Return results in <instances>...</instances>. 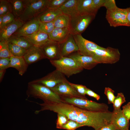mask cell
<instances>
[{
  "label": "cell",
  "instance_id": "cell-1",
  "mask_svg": "<svg viewBox=\"0 0 130 130\" xmlns=\"http://www.w3.org/2000/svg\"><path fill=\"white\" fill-rule=\"evenodd\" d=\"M41 109L35 111L38 114L45 110H50L65 115L69 120L78 122L83 126L92 127L97 130L101 127L110 123L111 113L110 111L95 112L80 108L71 104L63 102L37 103Z\"/></svg>",
  "mask_w": 130,
  "mask_h": 130
},
{
  "label": "cell",
  "instance_id": "cell-2",
  "mask_svg": "<svg viewBox=\"0 0 130 130\" xmlns=\"http://www.w3.org/2000/svg\"><path fill=\"white\" fill-rule=\"evenodd\" d=\"M26 94L28 97L40 99L44 102H62L61 97L50 89L42 85L30 82L28 83Z\"/></svg>",
  "mask_w": 130,
  "mask_h": 130
},
{
  "label": "cell",
  "instance_id": "cell-3",
  "mask_svg": "<svg viewBox=\"0 0 130 130\" xmlns=\"http://www.w3.org/2000/svg\"><path fill=\"white\" fill-rule=\"evenodd\" d=\"M49 0H24V6L18 18L24 23L37 17L48 9Z\"/></svg>",
  "mask_w": 130,
  "mask_h": 130
},
{
  "label": "cell",
  "instance_id": "cell-4",
  "mask_svg": "<svg viewBox=\"0 0 130 130\" xmlns=\"http://www.w3.org/2000/svg\"><path fill=\"white\" fill-rule=\"evenodd\" d=\"M61 97L62 102L72 104L84 110L95 112L109 111V107L106 104L90 100L86 97Z\"/></svg>",
  "mask_w": 130,
  "mask_h": 130
},
{
  "label": "cell",
  "instance_id": "cell-5",
  "mask_svg": "<svg viewBox=\"0 0 130 130\" xmlns=\"http://www.w3.org/2000/svg\"><path fill=\"white\" fill-rule=\"evenodd\" d=\"M49 61L56 69L68 77L81 72L84 69L73 59L68 56L62 57L57 60Z\"/></svg>",
  "mask_w": 130,
  "mask_h": 130
},
{
  "label": "cell",
  "instance_id": "cell-6",
  "mask_svg": "<svg viewBox=\"0 0 130 130\" xmlns=\"http://www.w3.org/2000/svg\"><path fill=\"white\" fill-rule=\"evenodd\" d=\"M118 49L108 47L97 49L92 57L98 64H113L118 62L120 58Z\"/></svg>",
  "mask_w": 130,
  "mask_h": 130
},
{
  "label": "cell",
  "instance_id": "cell-7",
  "mask_svg": "<svg viewBox=\"0 0 130 130\" xmlns=\"http://www.w3.org/2000/svg\"><path fill=\"white\" fill-rule=\"evenodd\" d=\"M127 13V8H121L117 6L107 10L105 17L110 26H129Z\"/></svg>",
  "mask_w": 130,
  "mask_h": 130
},
{
  "label": "cell",
  "instance_id": "cell-8",
  "mask_svg": "<svg viewBox=\"0 0 130 130\" xmlns=\"http://www.w3.org/2000/svg\"><path fill=\"white\" fill-rule=\"evenodd\" d=\"M96 15L78 14L71 18L70 27L73 34H81L95 18Z\"/></svg>",
  "mask_w": 130,
  "mask_h": 130
},
{
  "label": "cell",
  "instance_id": "cell-9",
  "mask_svg": "<svg viewBox=\"0 0 130 130\" xmlns=\"http://www.w3.org/2000/svg\"><path fill=\"white\" fill-rule=\"evenodd\" d=\"M68 81L64 75L56 69L42 78L30 82L42 85L51 88L60 83Z\"/></svg>",
  "mask_w": 130,
  "mask_h": 130
},
{
  "label": "cell",
  "instance_id": "cell-10",
  "mask_svg": "<svg viewBox=\"0 0 130 130\" xmlns=\"http://www.w3.org/2000/svg\"><path fill=\"white\" fill-rule=\"evenodd\" d=\"M73 35L78 47V50L77 52L81 55L92 57L96 50L104 48L85 39L81 34Z\"/></svg>",
  "mask_w": 130,
  "mask_h": 130
},
{
  "label": "cell",
  "instance_id": "cell-11",
  "mask_svg": "<svg viewBox=\"0 0 130 130\" xmlns=\"http://www.w3.org/2000/svg\"><path fill=\"white\" fill-rule=\"evenodd\" d=\"M46 58L50 60L59 59L61 56L60 44L50 40L41 47Z\"/></svg>",
  "mask_w": 130,
  "mask_h": 130
},
{
  "label": "cell",
  "instance_id": "cell-12",
  "mask_svg": "<svg viewBox=\"0 0 130 130\" xmlns=\"http://www.w3.org/2000/svg\"><path fill=\"white\" fill-rule=\"evenodd\" d=\"M40 21L38 17L25 23L13 35L25 37L39 30Z\"/></svg>",
  "mask_w": 130,
  "mask_h": 130
},
{
  "label": "cell",
  "instance_id": "cell-13",
  "mask_svg": "<svg viewBox=\"0 0 130 130\" xmlns=\"http://www.w3.org/2000/svg\"><path fill=\"white\" fill-rule=\"evenodd\" d=\"M50 89L61 97H86L79 94L68 81L60 83Z\"/></svg>",
  "mask_w": 130,
  "mask_h": 130
},
{
  "label": "cell",
  "instance_id": "cell-14",
  "mask_svg": "<svg viewBox=\"0 0 130 130\" xmlns=\"http://www.w3.org/2000/svg\"><path fill=\"white\" fill-rule=\"evenodd\" d=\"M110 123L114 125L117 129L121 130H129V120L123 114L121 108L113 110L111 116Z\"/></svg>",
  "mask_w": 130,
  "mask_h": 130
},
{
  "label": "cell",
  "instance_id": "cell-15",
  "mask_svg": "<svg viewBox=\"0 0 130 130\" xmlns=\"http://www.w3.org/2000/svg\"><path fill=\"white\" fill-rule=\"evenodd\" d=\"M23 57L28 65L46 58L41 47L35 45L26 50Z\"/></svg>",
  "mask_w": 130,
  "mask_h": 130
},
{
  "label": "cell",
  "instance_id": "cell-16",
  "mask_svg": "<svg viewBox=\"0 0 130 130\" xmlns=\"http://www.w3.org/2000/svg\"><path fill=\"white\" fill-rule=\"evenodd\" d=\"M25 23L18 18L0 30V41H7Z\"/></svg>",
  "mask_w": 130,
  "mask_h": 130
},
{
  "label": "cell",
  "instance_id": "cell-17",
  "mask_svg": "<svg viewBox=\"0 0 130 130\" xmlns=\"http://www.w3.org/2000/svg\"><path fill=\"white\" fill-rule=\"evenodd\" d=\"M68 57L73 59L84 69H92L98 64L93 57L82 55L77 52L73 53Z\"/></svg>",
  "mask_w": 130,
  "mask_h": 130
},
{
  "label": "cell",
  "instance_id": "cell-18",
  "mask_svg": "<svg viewBox=\"0 0 130 130\" xmlns=\"http://www.w3.org/2000/svg\"><path fill=\"white\" fill-rule=\"evenodd\" d=\"M72 33L70 27L63 28L55 27L49 35L51 40L60 44L65 41Z\"/></svg>",
  "mask_w": 130,
  "mask_h": 130
},
{
  "label": "cell",
  "instance_id": "cell-19",
  "mask_svg": "<svg viewBox=\"0 0 130 130\" xmlns=\"http://www.w3.org/2000/svg\"><path fill=\"white\" fill-rule=\"evenodd\" d=\"M60 46L62 57L68 56L78 50V47L72 33L65 41L60 44Z\"/></svg>",
  "mask_w": 130,
  "mask_h": 130
},
{
  "label": "cell",
  "instance_id": "cell-20",
  "mask_svg": "<svg viewBox=\"0 0 130 130\" xmlns=\"http://www.w3.org/2000/svg\"><path fill=\"white\" fill-rule=\"evenodd\" d=\"M24 37L33 45L40 47L51 40L49 34L39 30L31 35Z\"/></svg>",
  "mask_w": 130,
  "mask_h": 130
},
{
  "label": "cell",
  "instance_id": "cell-21",
  "mask_svg": "<svg viewBox=\"0 0 130 130\" xmlns=\"http://www.w3.org/2000/svg\"><path fill=\"white\" fill-rule=\"evenodd\" d=\"M77 10L78 14L80 15H96L98 11L93 0H78Z\"/></svg>",
  "mask_w": 130,
  "mask_h": 130
},
{
  "label": "cell",
  "instance_id": "cell-22",
  "mask_svg": "<svg viewBox=\"0 0 130 130\" xmlns=\"http://www.w3.org/2000/svg\"><path fill=\"white\" fill-rule=\"evenodd\" d=\"M78 0H68L59 8L63 14L69 16L70 18L78 14L77 6Z\"/></svg>",
  "mask_w": 130,
  "mask_h": 130
},
{
  "label": "cell",
  "instance_id": "cell-23",
  "mask_svg": "<svg viewBox=\"0 0 130 130\" xmlns=\"http://www.w3.org/2000/svg\"><path fill=\"white\" fill-rule=\"evenodd\" d=\"M10 58V67L15 68L19 72V74L22 76L26 72L28 65L23 57L12 56Z\"/></svg>",
  "mask_w": 130,
  "mask_h": 130
},
{
  "label": "cell",
  "instance_id": "cell-24",
  "mask_svg": "<svg viewBox=\"0 0 130 130\" xmlns=\"http://www.w3.org/2000/svg\"><path fill=\"white\" fill-rule=\"evenodd\" d=\"M63 13L60 8H48L37 17L41 22H49L53 21L58 16Z\"/></svg>",
  "mask_w": 130,
  "mask_h": 130
},
{
  "label": "cell",
  "instance_id": "cell-25",
  "mask_svg": "<svg viewBox=\"0 0 130 130\" xmlns=\"http://www.w3.org/2000/svg\"><path fill=\"white\" fill-rule=\"evenodd\" d=\"M7 41L8 43L16 45L26 50L33 45L24 37L12 35Z\"/></svg>",
  "mask_w": 130,
  "mask_h": 130
},
{
  "label": "cell",
  "instance_id": "cell-26",
  "mask_svg": "<svg viewBox=\"0 0 130 130\" xmlns=\"http://www.w3.org/2000/svg\"><path fill=\"white\" fill-rule=\"evenodd\" d=\"M12 5V13L16 18L22 14L24 6V0H9Z\"/></svg>",
  "mask_w": 130,
  "mask_h": 130
},
{
  "label": "cell",
  "instance_id": "cell-27",
  "mask_svg": "<svg viewBox=\"0 0 130 130\" xmlns=\"http://www.w3.org/2000/svg\"><path fill=\"white\" fill-rule=\"evenodd\" d=\"M71 18L68 15L62 14L54 21L55 27L63 28L70 27Z\"/></svg>",
  "mask_w": 130,
  "mask_h": 130
},
{
  "label": "cell",
  "instance_id": "cell-28",
  "mask_svg": "<svg viewBox=\"0 0 130 130\" xmlns=\"http://www.w3.org/2000/svg\"><path fill=\"white\" fill-rule=\"evenodd\" d=\"M10 51L12 56L17 57H23L26 50L15 44L8 43Z\"/></svg>",
  "mask_w": 130,
  "mask_h": 130
},
{
  "label": "cell",
  "instance_id": "cell-29",
  "mask_svg": "<svg viewBox=\"0 0 130 130\" xmlns=\"http://www.w3.org/2000/svg\"><path fill=\"white\" fill-rule=\"evenodd\" d=\"M12 56L7 41H0V58H10Z\"/></svg>",
  "mask_w": 130,
  "mask_h": 130
},
{
  "label": "cell",
  "instance_id": "cell-30",
  "mask_svg": "<svg viewBox=\"0 0 130 130\" xmlns=\"http://www.w3.org/2000/svg\"><path fill=\"white\" fill-rule=\"evenodd\" d=\"M9 13H12V7L9 0H0V16Z\"/></svg>",
  "mask_w": 130,
  "mask_h": 130
},
{
  "label": "cell",
  "instance_id": "cell-31",
  "mask_svg": "<svg viewBox=\"0 0 130 130\" xmlns=\"http://www.w3.org/2000/svg\"><path fill=\"white\" fill-rule=\"evenodd\" d=\"M126 101L123 94L121 92L118 93L117 96H115L113 103V110H117L120 109L122 105Z\"/></svg>",
  "mask_w": 130,
  "mask_h": 130
},
{
  "label": "cell",
  "instance_id": "cell-32",
  "mask_svg": "<svg viewBox=\"0 0 130 130\" xmlns=\"http://www.w3.org/2000/svg\"><path fill=\"white\" fill-rule=\"evenodd\" d=\"M55 28L53 21L47 22H40L39 30L49 35Z\"/></svg>",
  "mask_w": 130,
  "mask_h": 130
},
{
  "label": "cell",
  "instance_id": "cell-33",
  "mask_svg": "<svg viewBox=\"0 0 130 130\" xmlns=\"http://www.w3.org/2000/svg\"><path fill=\"white\" fill-rule=\"evenodd\" d=\"M83 126L82 125L77 122L69 120L67 122L62 126L61 129L67 130H75L78 128Z\"/></svg>",
  "mask_w": 130,
  "mask_h": 130
},
{
  "label": "cell",
  "instance_id": "cell-34",
  "mask_svg": "<svg viewBox=\"0 0 130 130\" xmlns=\"http://www.w3.org/2000/svg\"><path fill=\"white\" fill-rule=\"evenodd\" d=\"M68 0H49L48 8L57 9L59 8Z\"/></svg>",
  "mask_w": 130,
  "mask_h": 130
},
{
  "label": "cell",
  "instance_id": "cell-35",
  "mask_svg": "<svg viewBox=\"0 0 130 130\" xmlns=\"http://www.w3.org/2000/svg\"><path fill=\"white\" fill-rule=\"evenodd\" d=\"M57 117L56 128L61 129L62 126L67 122L69 119L65 115L60 113H57Z\"/></svg>",
  "mask_w": 130,
  "mask_h": 130
},
{
  "label": "cell",
  "instance_id": "cell-36",
  "mask_svg": "<svg viewBox=\"0 0 130 130\" xmlns=\"http://www.w3.org/2000/svg\"><path fill=\"white\" fill-rule=\"evenodd\" d=\"M16 18L12 13H9L3 16L2 23L1 28L13 22Z\"/></svg>",
  "mask_w": 130,
  "mask_h": 130
},
{
  "label": "cell",
  "instance_id": "cell-37",
  "mask_svg": "<svg viewBox=\"0 0 130 130\" xmlns=\"http://www.w3.org/2000/svg\"><path fill=\"white\" fill-rule=\"evenodd\" d=\"M69 83L79 94L83 97H85L86 92L88 88L82 84H74L70 82Z\"/></svg>",
  "mask_w": 130,
  "mask_h": 130
},
{
  "label": "cell",
  "instance_id": "cell-38",
  "mask_svg": "<svg viewBox=\"0 0 130 130\" xmlns=\"http://www.w3.org/2000/svg\"><path fill=\"white\" fill-rule=\"evenodd\" d=\"M114 92V91L110 88L106 87L105 88L104 93L107 96L109 104L113 103L115 97Z\"/></svg>",
  "mask_w": 130,
  "mask_h": 130
},
{
  "label": "cell",
  "instance_id": "cell-39",
  "mask_svg": "<svg viewBox=\"0 0 130 130\" xmlns=\"http://www.w3.org/2000/svg\"><path fill=\"white\" fill-rule=\"evenodd\" d=\"M10 58H0V70H6L10 67Z\"/></svg>",
  "mask_w": 130,
  "mask_h": 130
},
{
  "label": "cell",
  "instance_id": "cell-40",
  "mask_svg": "<svg viewBox=\"0 0 130 130\" xmlns=\"http://www.w3.org/2000/svg\"><path fill=\"white\" fill-rule=\"evenodd\" d=\"M122 110L125 116L129 120L130 119V102L122 107Z\"/></svg>",
  "mask_w": 130,
  "mask_h": 130
},
{
  "label": "cell",
  "instance_id": "cell-41",
  "mask_svg": "<svg viewBox=\"0 0 130 130\" xmlns=\"http://www.w3.org/2000/svg\"><path fill=\"white\" fill-rule=\"evenodd\" d=\"M117 6L115 1L114 0H105L104 5L107 10L113 8Z\"/></svg>",
  "mask_w": 130,
  "mask_h": 130
},
{
  "label": "cell",
  "instance_id": "cell-42",
  "mask_svg": "<svg viewBox=\"0 0 130 130\" xmlns=\"http://www.w3.org/2000/svg\"><path fill=\"white\" fill-rule=\"evenodd\" d=\"M94 4L98 11L101 7L104 6L105 0H93Z\"/></svg>",
  "mask_w": 130,
  "mask_h": 130
},
{
  "label": "cell",
  "instance_id": "cell-43",
  "mask_svg": "<svg viewBox=\"0 0 130 130\" xmlns=\"http://www.w3.org/2000/svg\"><path fill=\"white\" fill-rule=\"evenodd\" d=\"M86 95L95 98L97 100H98L100 98L99 95L88 88L86 92Z\"/></svg>",
  "mask_w": 130,
  "mask_h": 130
},
{
  "label": "cell",
  "instance_id": "cell-44",
  "mask_svg": "<svg viewBox=\"0 0 130 130\" xmlns=\"http://www.w3.org/2000/svg\"><path fill=\"white\" fill-rule=\"evenodd\" d=\"M116 129L114 125L110 123L101 127L97 130H115Z\"/></svg>",
  "mask_w": 130,
  "mask_h": 130
},
{
  "label": "cell",
  "instance_id": "cell-45",
  "mask_svg": "<svg viewBox=\"0 0 130 130\" xmlns=\"http://www.w3.org/2000/svg\"><path fill=\"white\" fill-rule=\"evenodd\" d=\"M127 9V20L129 26H130V7Z\"/></svg>",
  "mask_w": 130,
  "mask_h": 130
},
{
  "label": "cell",
  "instance_id": "cell-46",
  "mask_svg": "<svg viewBox=\"0 0 130 130\" xmlns=\"http://www.w3.org/2000/svg\"><path fill=\"white\" fill-rule=\"evenodd\" d=\"M6 71V70H0V82H1L5 74Z\"/></svg>",
  "mask_w": 130,
  "mask_h": 130
},
{
  "label": "cell",
  "instance_id": "cell-47",
  "mask_svg": "<svg viewBox=\"0 0 130 130\" xmlns=\"http://www.w3.org/2000/svg\"><path fill=\"white\" fill-rule=\"evenodd\" d=\"M3 16H0V29H1L2 23Z\"/></svg>",
  "mask_w": 130,
  "mask_h": 130
},
{
  "label": "cell",
  "instance_id": "cell-48",
  "mask_svg": "<svg viewBox=\"0 0 130 130\" xmlns=\"http://www.w3.org/2000/svg\"><path fill=\"white\" fill-rule=\"evenodd\" d=\"M115 130H121L120 129H116Z\"/></svg>",
  "mask_w": 130,
  "mask_h": 130
}]
</instances>
